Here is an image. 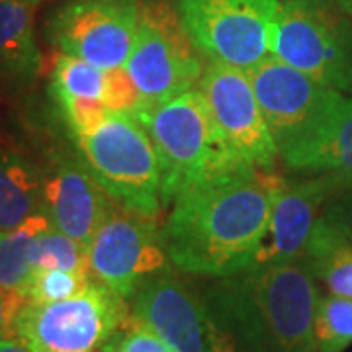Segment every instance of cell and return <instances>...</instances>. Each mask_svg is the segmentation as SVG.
I'll return each instance as SVG.
<instances>
[{"label":"cell","mask_w":352,"mask_h":352,"mask_svg":"<svg viewBox=\"0 0 352 352\" xmlns=\"http://www.w3.org/2000/svg\"><path fill=\"white\" fill-rule=\"evenodd\" d=\"M272 210V175L249 170L180 194L161 237L170 263L198 276L223 278L256 263Z\"/></svg>","instance_id":"obj_1"},{"label":"cell","mask_w":352,"mask_h":352,"mask_svg":"<svg viewBox=\"0 0 352 352\" xmlns=\"http://www.w3.org/2000/svg\"><path fill=\"white\" fill-rule=\"evenodd\" d=\"M217 329L235 352H319V289L302 261L252 264L215 278L200 292Z\"/></svg>","instance_id":"obj_2"},{"label":"cell","mask_w":352,"mask_h":352,"mask_svg":"<svg viewBox=\"0 0 352 352\" xmlns=\"http://www.w3.org/2000/svg\"><path fill=\"white\" fill-rule=\"evenodd\" d=\"M138 120L159 157L164 206L188 190L254 170L229 149L198 87L147 108Z\"/></svg>","instance_id":"obj_3"},{"label":"cell","mask_w":352,"mask_h":352,"mask_svg":"<svg viewBox=\"0 0 352 352\" xmlns=\"http://www.w3.org/2000/svg\"><path fill=\"white\" fill-rule=\"evenodd\" d=\"M75 143L85 163L120 206L153 219L161 214V164L138 118L112 112L96 131L75 138Z\"/></svg>","instance_id":"obj_4"},{"label":"cell","mask_w":352,"mask_h":352,"mask_svg":"<svg viewBox=\"0 0 352 352\" xmlns=\"http://www.w3.org/2000/svg\"><path fill=\"white\" fill-rule=\"evenodd\" d=\"M331 0H284L272 55L314 80L352 92V25Z\"/></svg>","instance_id":"obj_5"},{"label":"cell","mask_w":352,"mask_h":352,"mask_svg":"<svg viewBox=\"0 0 352 352\" xmlns=\"http://www.w3.org/2000/svg\"><path fill=\"white\" fill-rule=\"evenodd\" d=\"M126 69L149 108L198 87L206 69L201 53L168 0L139 2L138 34Z\"/></svg>","instance_id":"obj_6"},{"label":"cell","mask_w":352,"mask_h":352,"mask_svg":"<svg viewBox=\"0 0 352 352\" xmlns=\"http://www.w3.org/2000/svg\"><path fill=\"white\" fill-rule=\"evenodd\" d=\"M127 317L126 300L92 280L73 298L25 303L16 321V337L32 352H96L126 325Z\"/></svg>","instance_id":"obj_7"},{"label":"cell","mask_w":352,"mask_h":352,"mask_svg":"<svg viewBox=\"0 0 352 352\" xmlns=\"http://www.w3.org/2000/svg\"><path fill=\"white\" fill-rule=\"evenodd\" d=\"M284 0H178L194 45L210 61L251 69L272 55Z\"/></svg>","instance_id":"obj_8"},{"label":"cell","mask_w":352,"mask_h":352,"mask_svg":"<svg viewBox=\"0 0 352 352\" xmlns=\"http://www.w3.org/2000/svg\"><path fill=\"white\" fill-rule=\"evenodd\" d=\"M127 321L149 329L176 352H235L201 294L166 268L139 284Z\"/></svg>","instance_id":"obj_9"},{"label":"cell","mask_w":352,"mask_h":352,"mask_svg":"<svg viewBox=\"0 0 352 352\" xmlns=\"http://www.w3.org/2000/svg\"><path fill=\"white\" fill-rule=\"evenodd\" d=\"M138 20L139 0H67L47 18L45 36L61 53L116 69L131 53Z\"/></svg>","instance_id":"obj_10"},{"label":"cell","mask_w":352,"mask_h":352,"mask_svg":"<svg viewBox=\"0 0 352 352\" xmlns=\"http://www.w3.org/2000/svg\"><path fill=\"white\" fill-rule=\"evenodd\" d=\"M168 254L153 217L122 206L113 208L88 243V268L94 280L131 300L139 284L166 268Z\"/></svg>","instance_id":"obj_11"},{"label":"cell","mask_w":352,"mask_h":352,"mask_svg":"<svg viewBox=\"0 0 352 352\" xmlns=\"http://www.w3.org/2000/svg\"><path fill=\"white\" fill-rule=\"evenodd\" d=\"M198 88L229 149L252 168L270 170L280 151L247 71L221 61H210Z\"/></svg>","instance_id":"obj_12"},{"label":"cell","mask_w":352,"mask_h":352,"mask_svg":"<svg viewBox=\"0 0 352 352\" xmlns=\"http://www.w3.org/2000/svg\"><path fill=\"white\" fill-rule=\"evenodd\" d=\"M247 75L280 153L305 138L342 98V92L317 82L276 55L247 69Z\"/></svg>","instance_id":"obj_13"},{"label":"cell","mask_w":352,"mask_h":352,"mask_svg":"<svg viewBox=\"0 0 352 352\" xmlns=\"http://www.w3.org/2000/svg\"><path fill=\"white\" fill-rule=\"evenodd\" d=\"M344 186L339 178L325 175L298 180L272 175L270 221L254 264L303 261L325 204Z\"/></svg>","instance_id":"obj_14"},{"label":"cell","mask_w":352,"mask_h":352,"mask_svg":"<svg viewBox=\"0 0 352 352\" xmlns=\"http://www.w3.org/2000/svg\"><path fill=\"white\" fill-rule=\"evenodd\" d=\"M112 200L85 161L59 157L43 170L41 214L55 229L85 245L113 210Z\"/></svg>","instance_id":"obj_15"},{"label":"cell","mask_w":352,"mask_h":352,"mask_svg":"<svg viewBox=\"0 0 352 352\" xmlns=\"http://www.w3.org/2000/svg\"><path fill=\"white\" fill-rule=\"evenodd\" d=\"M280 157L296 173L333 176L352 186V98L342 94L327 116Z\"/></svg>","instance_id":"obj_16"},{"label":"cell","mask_w":352,"mask_h":352,"mask_svg":"<svg viewBox=\"0 0 352 352\" xmlns=\"http://www.w3.org/2000/svg\"><path fill=\"white\" fill-rule=\"evenodd\" d=\"M41 69L43 55L34 32L32 4L0 0V75L16 82H32Z\"/></svg>","instance_id":"obj_17"},{"label":"cell","mask_w":352,"mask_h":352,"mask_svg":"<svg viewBox=\"0 0 352 352\" xmlns=\"http://www.w3.org/2000/svg\"><path fill=\"white\" fill-rule=\"evenodd\" d=\"M41 198L43 170L20 151L0 149V231L39 214Z\"/></svg>","instance_id":"obj_18"},{"label":"cell","mask_w":352,"mask_h":352,"mask_svg":"<svg viewBox=\"0 0 352 352\" xmlns=\"http://www.w3.org/2000/svg\"><path fill=\"white\" fill-rule=\"evenodd\" d=\"M331 294L352 300V239L319 217L303 261Z\"/></svg>","instance_id":"obj_19"},{"label":"cell","mask_w":352,"mask_h":352,"mask_svg":"<svg viewBox=\"0 0 352 352\" xmlns=\"http://www.w3.org/2000/svg\"><path fill=\"white\" fill-rule=\"evenodd\" d=\"M50 226V219L39 212L22 226L0 231V286L2 288L12 289L24 296L25 288L36 272L32 264V243L39 231Z\"/></svg>","instance_id":"obj_20"},{"label":"cell","mask_w":352,"mask_h":352,"mask_svg":"<svg viewBox=\"0 0 352 352\" xmlns=\"http://www.w3.org/2000/svg\"><path fill=\"white\" fill-rule=\"evenodd\" d=\"M104 69L88 63L80 57L59 53L51 73V96L53 100L88 98L102 100L104 96Z\"/></svg>","instance_id":"obj_21"},{"label":"cell","mask_w":352,"mask_h":352,"mask_svg":"<svg viewBox=\"0 0 352 352\" xmlns=\"http://www.w3.org/2000/svg\"><path fill=\"white\" fill-rule=\"evenodd\" d=\"M32 264L39 268H63L76 272H90L88 245L65 235L53 226L39 231L32 243Z\"/></svg>","instance_id":"obj_22"},{"label":"cell","mask_w":352,"mask_h":352,"mask_svg":"<svg viewBox=\"0 0 352 352\" xmlns=\"http://www.w3.org/2000/svg\"><path fill=\"white\" fill-rule=\"evenodd\" d=\"M315 344L319 352H344L352 344V300L329 294L315 311Z\"/></svg>","instance_id":"obj_23"},{"label":"cell","mask_w":352,"mask_h":352,"mask_svg":"<svg viewBox=\"0 0 352 352\" xmlns=\"http://www.w3.org/2000/svg\"><path fill=\"white\" fill-rule=\"evenodd\" d=\"M94 278L90 272H76L63 268H39L34 272L24 296L32 303H50L73 298L85 292Z\"/></svg>","instance_id":"obj_24"},{"label":"cell","mask_w":352,"mask_h":352,"mask_svg":"<svg viewBox=\"0 0 352 352\" xmlns=\"http://www.w3.org/2000/svg\"><path fill=\"white\" fill-rule=\"evenodd\" d=\"M104 96L102 102L113 113L139 118L149 108V102L139 90L135 80L127 73L126 65L116 69H104Z\"/></svg>","instance_id":"obj_25"},{"label":"cell","mask_w":352,"mask_h":352,"mask_svg":"<svg viewBox=\"0 0 352 352\" xmlns=\"http://www.w3.org/2000/svg\"><path fill=\"white\" fill-rule=\"evenodd\" d=\"M59 112L63 116L65 124L69 127L73 139L88 135L110 118V108L102 100H88V98H67L55 102Z\"/></svg>","instance_id":"obj_26"},{"label":"cell","mask_w":352,"mask_h":352,"mask_svg":"<svg viewBox=\"0 0 352 352\" xmlns=\"http://www.w3.org/2000/svg\"><path fill=\"white\" fill-rule=\"evenodd\" d=\"M100 352H176L163 339H159L149 329L126 321L112 339L108 340Z\"/></svg>","instance_id":"obj_27"},{"label":"cell","mask_w":352,"mask_h":352,"mask_svg":"<svg viewBox=\"0 0 352 352\" xmlns=\"http://www.w3.org/2000/svg\"><path fill=\"white\" fill-rule=\"evenodd\" d=\"M323 219L352 239V186L335 192L323 208Z\"/></svg>","instance_id":"obj_28"},{"label":"cell","mask_w":352,"mask_h":352,"mask_svg":"<svg viewBox=\"0 0 352 352\" xmlns=\"http://www.w3.org/2000/svg\"><path fill=\"white\" fill-rule=\"evenodd\" d=\"M25 303L22 294L0 286V337H16V321Z\"/></svg>","instance_id":"obj_29"},{"label":"cell","mask_w":352,"mask_h":352,"mask_svg":"<svg viewBox=\"0 0 352 352\" xmlns=\"http://www.w3.org/2000/svg\"><path fill=\"white\" fill-rule=\"evenodd\" d=\"M0 352H32V349L18 337H0Z\"/></svg>","instance_id":"obj_30"},{"label":"cell","mask_w":352,"mask_h":352,"mask_svg":"<svg viewBox=\"0 0 352 352\" xmlns=\"http://www.w3.org/2000/svg\"><path fill=\"white\" fill-rule=\"evenodd\" d=\"M335 2H337V6H339L342 12L352 18V0H335Z\"/></svg>","instance_id":"obj_31"},{"label":"cell","mask_w":352,"mask_h":352,"mask_svg":"<svg viewBox=\"0 0 352 352\" xmlns=\"http://www.w3.org/2000/svg\"><path fill=\"white\" fill-rule=\"evenodd\" d=\"M25 2H30V4H36V2H39V0H25Z\"/></svg>","instance_id":"obj_32"}]
</instances>
